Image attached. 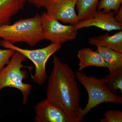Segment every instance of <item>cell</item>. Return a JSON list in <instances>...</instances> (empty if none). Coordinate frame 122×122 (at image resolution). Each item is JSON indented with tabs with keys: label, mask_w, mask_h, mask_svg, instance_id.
Here are the masks:
<instances>
[{
	"label": "cell",
	"mask_w": 122,
	"mask_h": 122,
	"mask_svg": "<svg viewBox=\"0 0 122 122\" xmlns=\"http://www.w3.org/2000/svg\"><path fill=\"white\" fill-rule=\"evenodd\" d=\"M116 14L115 15V20L119 23L122 24V6H120Z\"/></svg>",
	"instance_id": "obj_20"
},
{
	"label": "cell",
	"mask_w": 122,
	"mask_h": 122,
	"mask_svg": "<svg viewBox=\"0 0 122 122\" xmlns=\"http://www.w3.org/2000/svg\"><path fill=\"white\" fill-rule=\"evenodd\" d=\"M96 46L97 51L106 63L110 72L122 68V53L106 47Z\"/></svg>",
	"instance_id": "obj_13"
},
{
	"label": "cell",
	"mask_w": 122,
	"mask_h": 122,
	"mask_svg": "<svg viewBox=\"0 0 122 122\" xmlns=\"http://www.w3.org/2000/svg\"><path fill=\"white\" fill-rule=\"evenodd\" d=\"M26 59L21 53L15 51L8 63L0 72V91L5 87L17 89L22 93V103L24 105L27 104L32 89L31 85L23 81L27 77L28 74L27 71L21 70L22 68L32 69L30 66L22 65Z\"/></svg>",
	"instance_id": "obj_4"
},
{
	"label": "cell",
	"mask_w": 122,
	"mask_h": 122,
	"mask_svg": "<svg viewBox=\"0 0 122 122\" xmlns=\"http://www.w3.org/2000/svg\"><path fill=\"white\" fill-rule=\"evenodd\" d=\"M0 38L12 44L24 42L34 46L44 39L41 15L0 26Z\"/></svg>",
	"instance_id": "obj_2"
},
{
	"label": "cell",
	"mask_w": 122,
	"mask_h": 122,
	"mask_svg": "<svg viewBox=\"0 0 122 122\" xmlns=\"http://www.w3.org/2000/svg\"><path fill=\"white\" fill-rule=\"evenodd\" d=\"M101 122H122V112L119 110H109L106 112L105 117L101 119Z\"/></svg>",
	"instance_id": "obj_17"
},
{
	"label": "cell",
	"mask_w": 122,
	"mask_h": 122,
	"mask_svg": "<svg viewBox=\"0 0 122 122\" xmlns=\"http://www.w3.org/2000/svg\"><path fill=\"white\" fill-rule=\"evenodd\" d=\"M44 39L53 44H61L77 38L78 30L74 25H66L44 12L41 15Z\"/></svg>",
	"instance_id": "obj_6"
},
{
	"label": "cell",
	"mask_w": 122,
	"mask_h": 122,
	"mask_svg": "<svg viewBox=\"0 0 122 122\" xmlns=\"http://www.w3.org/2000/svg\"><path fill=\"white\" fill-rule=\"evenodd\" d=\"M77 1L55 0L46 9V13L63 24L75 25L79 21L75 11Z\"/></svg>",
	"instance_id": "obj_7"
},
{
	"label": "cell",
	"mask_w": 122,
	"mask_h": 122,
	"mask_svg": "<svg viewBox=\"0 0 122 122\" xmlns=\"http://www.w3.org/2000/svg\"><path fill=\"white\" fill-rule=\"evenodd\" d=\"M115 14L114 11L106 12L102 10H98L92 17L84 20L79 21L74 25L77 30L94 26L108 32L122 30V24L115 20Z\"/></svg>",
	"instance_id": "obj_8"
},
{
	"label": "cell",
	"mask_w": 122,
	"mask_h": 122,
	"mask_svg": "<svg viewBox=\"0 0 122 122\" xmlns=\"http://www.w3.org/2000/svg\"><path fill=\"white\" fill-rule=\"evenodd\" d=\"M0 46L21 53L26 58L32 62L35 66V73L31 76L34 81L39 86L43 85L47 78L46 65L52 55L61 48V44L52 43L44 48L29 50L20 48L5 40H0Z\"/></svg>",
	"instance_id": "obj_5"
},
{
	"label": "cell",
	"mask_w": 122,
	"mask_h": 122,
	"mask_svg": "<svg viewBox=\"0 0 122 122\" xmlns=\"http://www.w3.org/2000/svg\"><path fill=\"white\" fill-rule=\"evenodd\" d=\"M109 90L115 93L119 90L122 93V68H119L110 72L109 74L102 78Z\"/></svg>",
	"instance_id": "obj_15"
},
{
	"label": "cell",
	"mask_w": 122,
	"mask_h": 122,
	"mask_svg": "<svg viewBox=\"0 0 122 122\" xmlns=\"http://www.w3.org/2000/svg\"><path fill=\"white\" fill-rule=\"evenodd\" d=\"M53 68L48 78L46 99L59 107L70 122H81L82 109L80 107L81 94L75 73L67 63H63L55 55Z\"/></svg>",
	"instance_id": "obj_1"
},
{
	"label": "cell",
	"mask_w": 122,
	"mask_h": 122,
	"mask_svg": "<svg viewBox=\"0 0 122 122\" xmlns=\"http://www.w3.org/2000/svg\"><path fill=\"white\" fill-rule=\"evenodd\" d=\"M34 122H70L66 115L59 107L47 99L38 103L34 107Z\"/></svg>",
	"instance_id": "obj_9"
},
{
	"label": "cell",
	"mask_w": 122,
	"mask_h": 122,
	"mask_svg": "<svg viewBox=\"0 0 122 122\" xmlns=\"http://www.w3.org/2000/svg\"><path fill=\"white\" fill-rule=\"evenodd\" d=\"M122 0H101L99 2L98 10L106 12L114 11L116 13L122 5Z\"/></svg>",
	"instance_id": "obj_16"
},
{
	"label": "cell",
	"mask_w": 122,
	"mask_h": 122,
	"mask_svg": "<svg viewBox=\"0 0 122 122\" xmlns=\"http://www.w3.org/2000/svg\"><path fill=\"white\" fill-rule=\"evenodd\" d=\"M89 42L92 45L106 47L122 53V30H119L113 35L106 33L90 38Z\"/></svg>",
	"instance_id": "obj_11"
},
{
	"label": "cell",
	"mask_w": 122,
	"mask_h": 122,
	"mask_svg": "<svg viewBox=\"0 0 122 122\" xmlns=\"http://www.w3.org/2000/svg\"><path fill=\"white\" fill-rule=\"evenodd\" d=\"M76 78L86 90L88 95L86 106L82 109L81 117L83 119L86 114L99 105L104 103L122 104V97L112 92L107 86L103 79L88 76L85 73L77 71Z\"/></svg>",
	"instance_id": "obj_3"
},
{
	"label": "cell",
	"mask_w": 122,
	"mask_h": 122,
	"mask_svg": "<svg viewBox=\"0 0 122 122\" xmlns=\"http://www.w3.org/2000/svg\"><path fill=\"white\" fill-rule=\"evenodd\" d=\"M77 57L79 60V71L91 66L107 68L106 63L97 50L89 48L81 49L78 52Z\"/></svg>",
	"instance_id": "obj_10"
},
{
	"label": "cell",
	"mask_w": 122,
	"mask_h": 122,
	"mask_svg": "<svg viewBox=\"0 0 122 122\" xmlns=\"http://www.w3.org/2000/svg\"><path fill=\"white\" fill-rule=\"evenodd\" d=\"M26 0H0V26L10 24L11 17L22 9Z\"/></svg>",
	"instance_id": "obj_12"
},
{
	"label": "cell",
	"mask_w": 122,
	"mask_h": 122,
	"mask_svg": "<svg viewBox=\"0 0 122 122\" xmlns=\"http://www.w3.org/2000/svg\"><path fill=\"white\" fill-rule=\"evenodd\" d=\"M54 0H26V2L38 8L44 7L46 9Z\"/></svg>",
	"instance_id": "obj_19"
},
{
	"label": "cell",
	"mask_w": 122,
	"mask_h": 122,
	"mask_svg": "<svg viewBox=\"0 0 122 122\" xmlns=\"http://www.w3.org/2000/svg\"><path fill=\"white\" fill-rule=\"evenodd\" d=\"M99 0H77L76 5L79 21L89 19L97 11Z\"/></svg>",
	"instance_id": "obj_14"
},
{
	"label": "cell",
	"mask_w": 122,
	"mask_h": 122,
	"mask_svg": "<svg viewBox=\"0 0 122 122\" xmlns=\"http://www.w3.org/2000/svg\"><path fill=\"white\" fill-rule=\"evenodd\" d=\"M15 52L11 49H0V72L8 63Z\"/></svg>",
	"instance_id": "obj_18"
}]
</instances>
